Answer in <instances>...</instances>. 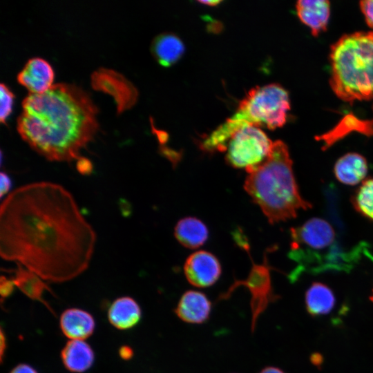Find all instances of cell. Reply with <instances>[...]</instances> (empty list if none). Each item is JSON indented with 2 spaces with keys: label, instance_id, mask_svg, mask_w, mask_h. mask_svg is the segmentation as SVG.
Wrapping results in <instances>:
<instances>
[{
  "label": "cell",
  "instance_id": "1",
  "mask_svg": "<svg viewBox=\"0 0 373 373\" xmlns=\"http://www.w3.org/2000/svg\"><path fill=\"white\" fill-rule=\"evenodd\" d=\"M96 238L73 195L58 184H28L1 202V257L43 280L61 283L84 272Z\"/></svg>",
  "mask_w": 373,
  "mask_h": 373
},
{
  "label": "cell",
  "instance_id": "2",
  "mask_svg": "<svg viewBox=\"0 0 373 373\" xmlns=\"http://www.w3.org/2000/svg\"><path fill=\"white\" fill-rule=\"evenodd\" d=\"M98 109L75 84H57L22 102L17 131L30 146L50 161L70 162L94 138Z\"/></svg>",
  "mask_w": 373,
  "mask_h": 373
},
{
  "label": "cell",
  "instance_id": "3",
  "mask_svg": "<svg viewBox=\"0 0 373 373\" xmlns=\"http://www.w3.org/2000/svg\"><path fill=\"white\" fill-rule=\"evenodd\" d=\"M247 173L245 190L260 207L269 223L294 218L298 210L312 207V204L300 193L292 160L283 141L274 142L265 160Z\"/></svg>",
  "mask_w": 373,
  "mask_h": 373
},
{
  "label": "cell",
  "instance_id": "4",
  "mask_svg": "<svg viewBox=\"0 0 373 373\" xmlns=\"http://www.w3.org/2000/svg\"><path fill=\"white\" fill-rule=\"evenodd\" d=\"M330 85L343 101L373 99V31L346 34L332 46Z\"/></svg>",
  "mask_w": 373,
  "mask_h": 373
},
{
  "label": "cell",
  "instance_id": "5",
  "mask_svg": "<svg viewBox=\"0 0 373 373\" xmlns=\"http://www.w3.org/2000/svg\"><path fill=\"white\" fill-rule=\"evenodd\" d=\"M369 249L370 246L364 242L347 248L337 239L331 245L316 249H291L289 256L297 266L289 278L296 281L303 274L349 272L363 256L373 258Z\"/></svg>",
  "mask_w": 373,
  "mask_h": 373
},
{
  "label": "cell",
  "instance_id": "6",
  "mask_svg": "<svg viewBox=\"0 0 373 373\" xmlns=\"http://www.w3.org/2000/svg\"><path fill=\"white\" fill-rule=\"evenodd\" d=\"M273 143L258 126L245 125L229 139L225 160L230 166L247 172L265 160Z\"/></svg>",
  "mask_w": 373,
  "mask_h": 373
},
{
  "label": "cell",
  "instance_id": "7",
  "mask_svg": "<svg viewBox=\"0 0 373 373\" xmlns=\"http://www.w3.org/2000/svg\"><path fill=\"white\" fill-rule=\"evenodd\" d=\"M271 267L265 259L262 264L253 263L248 276L243 280H235L233 283L223 293L218 300L228 299L236 288L245 287L251 295L250 308L251 313V331L256 330L258 319L268 307L269 304L276 302L279 296L275 294L272 286Z\"/></svg>",
  "mask_w": 373,
  "mask_h": 373
},
{
  "label": "cell",
  "instance_id": "8",
  "mask_svg": "<svg viewBox=\"0 0 373 373\" xmlns=\"http://www.w3.org/2000/svg\"><path fill=\"white\" fill-rule=\"evenodd\" d=\"M94 89L112 95L118 113L132 107L136 102L138 92L134 85L122 75L113 70L99 68L91 76Z\"/></svg>",
  "mask_w": 373,
  "mask_h": 373
},
{
  "label": "cell",
  "instance_id": "9",
  "mask_svg": "<svg viewBox=\"0 0 373 373\" xmlns=\"http://www.w3.org/2000/svg\"><path fill=\"white\" fill-rule=\"evenodd\" d=\"M221 265L218 258L207 251L191 254L184 265V274L193 286L205 288L213 285L221 275Z\"/></svg>",
  "mask_w": 373,
  "mask_h": 373
},
{
  "label": "cell",
  "instance_id": "10",
  "mask_svg": "<svg viewBox=\"0 0 373 373\" xmlns=\"http://www.w3.org/2000/svg\"><path fill=\"white\" fill-rule=\"evenodd\" d=\"M54 70L45 59L34 57L29 59L17 75L18 82L31 94H41L52 86Z\"/></svg>",
  "mask_w": 373,
  "mask_h": 373
},
{
  "label": "cell",
  "instance_id": "11",
  "mask_svg": "<svg viewBox=\"0 0 373 373\" xmlns=\"http://www.w3.org/2000/svg\"><path fill=\"white\" fill-rule=\"evenodd\" d=\"M211 308L212 303L204 293L188 290L180 297L174 312L185 323L202 324L209 320Z\"/></svg>",
  "mask_w": 373,
  "mask_h": 373
},
{
  "label": "cell",
  "instance_id": "12",
  "mask_svg": "<svg viewBox=\"0 0 373 373\" xmlns=\"http://www.w3.org/2000/svg\"><path fill=\"white\" fill-rule=\"evenodd\" d=\"M296 8L298 18L311 29L314 36L326 30L330 14L328 1L300 0Z\"/></svg>",
  "mask_w": 373,
  "mask_h": 373
},
{
  "label": "cell",
  "instance_id": "13",
  "mask_svg": "<svg viewBox=\"0 0 373 373\" xmlns=\"http://www.w3.org/2000/svg\"><path fill=\"white\" fill-rule=\"evenodd\" d=\"M60 327L64 335L71 340L84 341L93 334L95 321L87 312L72 308L62 313Z\"/></svg>",
  "mask_w": 373,
  "mask_h": 373
},
{
  "label": "cell",
  "instance_id": "14",
  "mask_svg": "<svg viewBox=\"0 0 373 373\" xmlns=\"http://www.w3.org/2000/svg\"><path fill=\"white\" fill-rule=\"evenodd\" d=\"M368 172L366 159L356 153H348L335 163L334 173L336 179L347 185H355L362 181Z\"/></svg>",
  "mask_w": 373,
  "mask_h": 373
},
{
  "label": "cell",
  "instance_id": "15",
  "mask_svg": "<svg viewBox=\"0 0 373 373\" xmlns=\"http://www.w3.org/2000/svg\"><path fill=\"white\" fill-rule=\"evenodd\" d=\"M151 50L155 60L161 66L169 67L182 57L185 47L181 39L176 35L166 32L154 38Z\"/></svg>",
  "mask_w": 373,
  "mask_h": 373
},
{
  "label": "cell",
  "instance_id": "16",
  "mask_svg": "<svg viewBox=\"0 0 373 373\" xmlns=\"http://www.w3.org/2000/svg\"><path fill=\"white\" fill-rule=\"evenodd\" d=\"M64 365L70 372H84L94 361V352L88 344L82 340H70L61 351Z\"/></svg>",
  "mask_w": 373,
  "mask_h": 373
},
{
  "label": "cell",
  "instance_id": "17",
  "mask_svg": "<svg viewBox=\"0 0 373 373\" xmlns=\"http://www.w3.org/2000/svg\"><path fill=\"white\" fill-rule=\"evenodd\" d=\"M142 313L138 303L132 298L122 297L111 305L108 317L110 323L119 329L133 327L140 321Z\"/></svg>",
  "mask_w": 373,
  "mask_h": 373
},
{
  "label": "cell",
  "instance_id": "18",
  "mask_svg": "<svg viewBox=\"0 0 373 373\" xmlns=\"http://www.w3.org/2000/svg\"><path fill=\"white\" fill-rule=\"evenodd\" d=\"M177 240L189 249H196L207 241L209 231L200 220L194 217H186L180 220L174 229Z\"/></svg>",
  "mask_w": 373,
  "mask_h": 373
},
{
  "label": "cell",
  "instance_id": "19",
  "mask_svg": "<svg viewBox=\"0 0 373 373\" xmlns=\"http://www.w3.org/2000/svg\"><path fill=\"white\" fill-rule=\"evenodd\" d=\"M305 307L312 316L329 314L336 305V297L332 290L326 285L316 282L306 291Z\"/></svg>",
  "mask_w": 373,
  "mask_h": 373
},
{
  "label": "cell",
  "instance_id": "20",
  "mask_svg": "<svg viewBox=\"0 0 373 373\" xmlns=\"http://www.w3.org/2000/svg\"><path fill=\"white\" fill-rule=\"evenodd\" d=\"M12 271L14 273L12 279L15 285L24 294L32 300L42 302L48 307L43 300L42 294L45 290L50 291V289L41 277L19 264H17V268Z\"/></svg>",
  "mask_w": 373,
  "mask_h": 373
},
{
  "label": "cell",
  "instance_id": "21",
  "mask_svg": "<svg viewBox=\"0 0 373 373\" xmlns=\"http://www.w3.org/2000/svg\"><path fill=\"white\" fill-rule=\"evenodd\" d=\"M354 209L373 221V178L363 182L351 199Z\"/></svg>",
  "mask_w": 373,
  "mask_h": 373
},
{
  "label": "cell",
  "instance_id": "22",
  "mask_svg": "<svg viewBox=\"0 0 373 373\" xmlns=\"http://www.w3.org/2000/svg\"><path fill=\"white\" fill-rule=\"evenodd\" d=\"M325 199L327 201V209L333 222L343 229V222L341 219L338 210V198L336 190L332 186H329L325 190Z\"/></svg>",
  "mask_w": 373,
  "mask_h": 373
},
{
  "label": "cell",
  "instance_id": "23",
  "mask_svg": "<svg viewBox=\"0 0 373 373\" xmlns=\"http://www.w3.org/2000/svg\"><path fill=\"white\" fill-rule=\"evenodd\" d=\"M1 108H0V120L1 123L6 124L7 118L12 110L14 94L10 89L3 83L1 84Z\"/></svg>",
  "mask_w": 373,
  "mask_h": 373
},
{
  "label": "cell",
  "instance_id": "24",
  "mask_svg": "<svg viewBox=\"0 0 373 373\" xmlns=\"http://www.w3.org/2000/svg\"><path fill=\"white\" fill-rule=\"evenodd\" d=\"M360 8L367 24L373 28V0L360 1Z\"/></svg>",
  "mask_w": 373,
  "mask_h": 373
},
{
  "label": "cell",
  "instance_id": "25",
  "mask_svg": "<svg viewBox=\"0 0 373 373\" xmlns=\"http://www.w3.org/2000/svg\"><path fill=\"white\" fill-rule=\"evenodd\" d=\"M77 171L83 175H90L93 172V164L90 160L80 156L76 162Z\"/></svg>",
  "mask_w": 373,
  "mask_h": 373
},
{
  "label": "cell",
  "instance_id": "26",
  "mask_svg": "<svg viewBox=\"0 0 373 373\" xmlns=\"http://www.w3.org/2000/svg\"><path fill=\"white\" fill-rule=\"evenodd\" d=\"M13 280L2 276L0 279V293L2 298L9 296L14 290Z\"/></svg>",
  "mask_w": 373,
  "mask_h": 373
},
{
  "label": "cell",
  "instance_id": "27",
  "mask_svg": "<svg viewBox=\"0 0 373 373\" xmlns=\"http://www.w3.org/2000/svg\"><path fill=\"white\" fill-rule=\"evenodd\" d=\"M1 191L0 197L3 199V196L8 194L12 186V182L10 177L5 172L1 171L0 174Z\"/></svg>",
  "mask_w": 373,
  "mask_h": 373
},
{
  "label": "cell",
  "instance_id": "28",
  "mask_svg": "<svg viewBox=\"0 0 373 373\" xmlns=\"http://www.w3.org/2000/svg\"><path fill=\"white\" fill-rule=\"evenodd\" d=\"M10 373H37L35 369L26 364H20L14 367Z\"/></svg>",
  "mask_w": 373,
  "mask_h": 373
},
{
  "label": "cell",
  "instance_id": "29",
  "mask_svg": "<svg viewBox=\"0 0 373 373\" xmlns=\"http://www.w3.org/2000/svg\"><path fill=\"white\" fill-rule=\"evenodd\" d=\"M119 356L124 360H128L133 355V350L128 346H122L119 351Z\"/></svg>",
  "mask_w": 373,
  "mask_h": 373
},
{
  "label": "cell",
  "instance_id": "30",
  "mask_svg": "<svg viewBox=\"0 0 373 373\" xmlns=\"http://www.w3.org/2000/svg\"><path fill=\"white\" fill-rule=\"evenodd\" d=\"M259 373H285L281 369L274 367V366H267L264 367Z\"/></svg>",
  "mask_w": 373,
  "mask_h": 373
},
{
  "label": "cell",
  "instance_id": "31",
  "mask_svg": "<svg viewBox=\"0 0 373 373\" xmlns=\"http://www.w3.org/2000/svg\"><path fill=\"white\" fill-rule=\"evenodd\" d=\"M6 348V338L3 336V331L1 332V358H3V354Z\"/></svg>",
  "mask_w": 373,
  "mask_h": 373
},
{
  "label": "cell",
  "instance_id": "32",
  "mask_svg": "<svg viewBox=\"0 0 373 373\" xmlns=\"http://www.w3.org/2000/svg\"><path fill=\"white\" fill-rule=\"evenodd\" d=\"M200 3H203V4H206L207 6H217L218 3H221V1H218V0H211V1H200Z\"/></svg>",
  "mask_w": 373,
  "mask_h": 373
},
{
  "label": "cell",
  "instance_id": "33",
  "mask_svg": "<svg viewBox=\"0 0 373 373\" xmlns=\"http://www.w3.org/2000/svg\"><path fill=\"white\" fill-rule=\"evenodd\" d=\"M370 300L372 302H373V289H372V294H371V296H370Z\"/></svg>",
  "mask_w": 373,
  "mask_h": 373
}]
</instances>
